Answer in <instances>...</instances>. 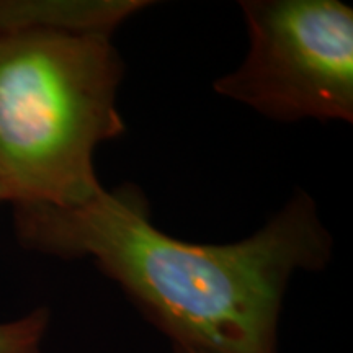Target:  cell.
<instances>
[{
	"instance_id": "5b68a950",
	"label": "cell",
	"mask_w": 353,
	"mask_h": 353,
	"mask_svg": "<svg viewBox=\"0 0 353 353\" xmlns=\"http://www.w3.org/2000/svg\"><path fill=\"white\" fill-rule=\"evenodd\" d=\"M50 325V311L34 309L20 319L0 322V353H43L41 345Z\"/></svg>"
},
{
	"instance_id": "52a82bcc",
	"label": "cell",
	"mask_w": 353,
	"mask_h": 353,
	"mask_svg": "<svg viewBox=\"0 0 353 353\" xmlns=\"http://www.w3.org/2000/svg\"><path fill=\"white\" fill-rule=\"evenodd\" d=\"M0 201H6V196H3V193H2V190H0Z\"/></svg>"
},
{
	"instance_id": "277c9868",
	"label": "cell",
	"mask_w": 353,
	"mask_h": 353,
	"mask_svg": "<svg viewBox=\"0 0 353 353\" xmlns=\"http://www.w3.org/2000/svg\"><path fill=\"white\" fill-rule=\"evenodd\" d=\"M148 6L138 0L63 2V0H0V33L50 30L69 33H112L114 26Z\"/></svg>"
},
{
	"instance_id": "6da1fadb",
	"label": "cell",
	"mask_w": 353,
	"mask_h": 353,
	"mask_svg": "<svg viewBox=\"0 0 353 353\" xmlns=\"http://www.w3.org/2000/svg\"><path fill=\"white\" fill-rule=\"evenodd\" d=\"M15 206L19 241L63 259L92 257L148 319L174 341L208 353H276L291 275L322 270L334 241L299 192L265 226L234 244H193L151 223L139 190H101L70 208Z\"/></svg>"
},
{
	"instance_id": "8992f818",
	"label": "cell",
	"mask_w": 353,
	"mask_h": 353,
	"mask_svg": "<svg viewBox=\"0 0 353 353\" xmlns=\"http://www.w3.org/2000/svg\"><path fill=\"white\" fill-rule=\"evenodd\" d=\"M174 353H208L205 350H198L193 347H185V345H174Z\"/></svg>"
},
{
	"instance_id": "3957f363",
	"label": "cell",
	"mask_w": 353,
	"mask_h": 353,
	"mask_svg": "<svg viewBox=\"0 0 353 353\" xmlns=\"http://www.w3.org/2000/svg\"><path fill=\"white\" fill-rule=\"evenodd\" d=\"M250 48L214 92L275 121H353V10L337 0H245Z\"/></svg>"
},
{
	"instance_id": "7a4b0ae2",
	"label": "cell",
	"mask_w": 353,
	"mask_h": 353,
	"mask_svg": "<svg viewBox=\"0 0 353 353\" xmlns=\"http://www.w3.org/2000/svg\"><path fill=\"white\" fill-rule=\"evenodd\" d=\"M123 61L108 34L0 33V190L13 205L70 208L103 190L94 152L123 134Z\"/></svg>"
}]
</instances>
